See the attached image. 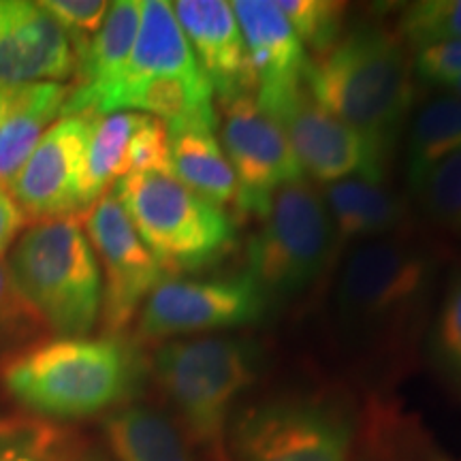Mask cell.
<instances>
[{"label": "cell", "instance_id": "cell-28", "mask_svg": "<svg viewBox=\"0 0 461 461\" xmlns=\"http://www.w3.org/2000/svg\"><path fill=\"white\" fill-rule=\"evenodd\" d=\"M310 58L327 54L346 31V5L336 0H276Z\"/></svg>", "mask_w": 461, "mask_h": 461}, {"label": "cell", "instance_id": "cell-35", "mask_svg": "<svg viewBox=\"0 0 461 461\" xmlns=\"http://www.w3.org/2000/svg\"><path fill=\"white\" fill-rule=\"evenodd\" d=\"M28 86L31 84H7L0 82V129L7 122L9 115L14 113V109L20 105V101L24 99Z\"/></svg>", "mask_w": 461, "mask_h": 461}, {"label": "cell", "instance_id": "cell-12", "mask_svg": "<svg viewBox=\"0 0 461 461\" xmlns=\"http://www.w3.org/2000/svg\"><path fill=\"white\" fill-rule=\"evenodd\" d=\"M221 107V143L238 182L235 212L258 221L282 186L303 180V169L285 131L255 95L238 96Z\"/></svg>", "mask_w": 461, "mask_h": 461}, {"label": "cell", "instance_id": "cell-21", "mask_svg": "<svg viewBox=\"0 0 461 461\" xmlns=\"http://www.w3.org/2000/svg\"><path fill=\"white\" fill-rule=\"evenodd\" d=\"M218 124L188 122L167 126L169 131L171 176L207 203L233 205L238 199V182L224 154Z\"/></svg>", "mask_w": 461, "mask_h": 461}, {"label": "cell", "instance_id": "cell-18", "mask_svg": "<svg viewBox=\"0 0 461 461\" xmlns=\"http://www.w3.org/2000/svg\"><path fill=\"white\" fill-rule=\"evenodd\" d=\"M154 77H205L180 22L173 14V5L165 0H143L140 32L129 62L105 90L86 103L82 113H90L95 101L115 86Z\"/></svg>", "mask_w": 461, "mask_h": 461}, {"label": "cell", "instance_id": "cell-24", "mask_svg": "<svg viewBox=\"0 0 461 461\" xmlns=\"http://www.w3.org/2000/svg\"><path fill=\"white\" fill-rule=\"evenodd\" d=\"M461 148V95H445L429 99L412 118L408 131L406 169L408 184H412L445 158Z\"/></svg>", "mask_w": 461, "mask_h": 461}, {"label": "cell", "instance_id": "cell-11", "mask_svg": "<svg viewBox=\"0 0 461 461\" xmlns=\"http://www.w3.org/2000/svg\"><path fill=\"white\" fill-rule=\"evenodd\" d=\"M257 103L280 124L303 176L316 184L325 186L353 176L384 177L387 157L361 132L321 107L305 84Z\"/></svg>", "mask_w": 461, "mask_h": 461}, {"label": "cell", "instance_id": "cell-29", "mask_svg": "<svg viewBox=\"0 0 461 461\" xmlns=\"http://www.w3.org/2000/svg\"><path fill=\"white\" fill-rule=\"evenodd\" d=\"M397 31L411 51L425 45L461 41V0H423L402 11Z\"/></svg>", "mask_w": 461, "mask_h": 461}, {"label": "cell", "instance_id": "cell-7", "mask_svg": "<svg viewBox=\"0 0 461 461\" xmlns=\"http://www.w3.org/2000/svg\"><path fill=\"white\" fill-rule=\"evenodd\" d=\"M112 193L167 276L199 272L235 246L227 212L207 203L171 173H132Z\"/></svg>", "mask_w": 461, "mask_h": 461}, {"label": "cell", "instance_id": "cell-23", "mask_svg": "<svg viewBox=\"0 0 461 461\" xmlns=\"http://www.w3.org/2000/svg\"><path fill=\"white\" fill-rule=\"evenodd\" d=\"M143 113L118 112L96 115L95 129L86 152L84 180H82V207L84 212L99 201L103 194L115 186L126 173V152L132 132L141 122Z\"/></svg>", "mask_w": 461, "mask_h": 461}, {"label": "cell", "instance_id": "cell-26", "mask_svg": "<svg viewBox=\"0 0 461 461\" xmlns=\"http://www.w3.org/2000/svg\"><path fill=\"white\" fill-rule=\"evenodd\" d=\"M411 190L425 221L461 233V148L431 165Z\"/></svg>", "mask_w": 461, "mask_h": 461}, {"label": "cell", "instance_id": "cell-27", "mask_svg": "<svg viewBox=\"0 0 461 461\" xmlns=\"http://www.w3.org/2000/svg\"><path fill=\"white\" fill-rule=\"evenodd\" d=\"M45 339H50L48 327L17 288L7 261L0 258V367Z\"/></svg>", "mask_w": 461, "mask_h": 461}, {"label": "cell", "instance_id": "cell-2", "mask_svg": "<svg viewBox=\"0 0 461 461\" xmlns=\"http://www.w3.org/2000/svg\"><path fill=\"white\" fill-rule=\"evenodd\" d=\"M148 367L124 336L50 338L3 367L17 403L45 419H86L132 402Z\"/></svg>", "mask_w": 461, "mask_h": 461}, {"label": "cell", "instance_id": "cell-22", "mask_svg": "<svg viewBox=\"0 0 461 461\" xmlns=\"http://www.w3.org/2000/svg\"><path fill=\"white\" fill-rule=\"evenodd\" d=\"M67 99L68 84L41 82L28 86L24 99L0 129V188L9 190L32 149L62 115Z\"/></svg>", "mask_w": 461, "mask_h": 461}, {"label": "cell", "instance_id": "cell-5", "mask_svg": "<svg viewBox=\"0 0 461 461\" xmlns=\"http://www.w3.org/2000/svg\"><path fill=\"white\" fill-rule=\"evenodd\" d=\"M7 267L50 336L86 338L101 319V267L79 216L28 224Z\"/></svg>", "mask_w": 461, "mask_h": 461}, {"label": "cell", "instance_id": "cell-16", "mask_svg": "<svg viewBox=\"0 0 461 461\" xmlns=\"http://www.w3.org/2000/svg\"><path fill=\"white\" fill-rule=\"evenodd\" d=\"M230 5L244 37L257 99L302 86L310 56L276 0H235Z\"/></svg>", "mask_w": 461, "mask_h": 461}, {"label": "cell", "instance_id": "cell-1", "mask_svg": "<svg viewBox=\"0 0 461 461\" xmlns=\"http://www.w3.org/2000/svg\"><path fill=\"white\" fill-rule=\"evenodd\" d=\"M303 84L321 107L389 158L412 107V51L397 26L357 22L327 54L310 58Z\"/></svg>", "mask_w": 461, "mask_h": 461}, {"label": "cell", "instance_id": "cell-14", "mask_svg": "<svg viewBox=\"0 0 461 461\" xmlns=\"http://www.w3.org/2000/svg\"><path fill=\"white\" fill-rule=\"evenodd\" d=\"M75 51L54 17L31 0H0V82L65 84Z\"/></svg>", "mask_w": 461, "mask_h": 461}, {"label": "cell", "instance_id": "cell-37", "mask_svg": "<svg viewBox=\"0 0 461 461\" xmlns=\"http://www.w3.org/2000/svg\"><path fill=\"white\" fill-rule=\"evenodd\" d=\"M84 461H88V459H84Z\"/></svg>", "mask_w": 461, "mask_h": 461}, {"label": "cell", "instance_id": "cell-20", "mask_svg": "<svg viewBox=\"0 0 461 461\" xmlns=\"http://www.w3.org/2000/svg\"><path fill=\"white\" fill-rule=\"evenodd\" d=\"M103 434L115 461H207L169 412L143 402L107 412Z\"/></svg>", "mask_w": 461, "mask_h": 461}, {"label": "cell", "instance_id": "cell-32", "mask_svg": "<svg viewBox=\"0 0 461 461\" xmlns=\"http://www.w3.org/2000/svg\"><path fill=\"white\" fill-rule=\"evenodd\" d=\"M132 173H171L169 131L163 120L141 115V122L132 132L126 152V176Z\"/></svg>", "mask_w": 461, "mask_h": 461}, {"label": "cell", "instance_id": "cell-4", "mask_svg": "<svg viewBox=\"0 0 461 461\" xmlns=\"http://www.w3.org/2000/svg\"><path fill=\"white\" fill-rule=\"evenodd\" d=\"M263 370V348L241 336H194L157 344L154 383L194 447L210 461H227L235 406Z\"/></svg>", "mask_w": 461, "mask_h": 461}, {"label": "cell", "instance_id": "cell-17", "mask_svg": "<svg viewBox=\"0 0 461 461\" xmlns=\"http://www.w3.org/2000/svg\"><path fill=\"white\" fill-rule=\"evenodd\" d=\"M321 194L331 216L338 258L344 255V246L402 235L408 222L406 201L391 190L384 177H346L321 186Z\"/></svg>", "mask_w": 461, "mask_h": 461}, {"label": "cell", "instance_id": "cell-33", "mask_svg": "<svg viewBox=\"0 0 461 461\" xmlns=\"http://www.w3.org/2000/svg\"><path fill=\"white\" fill-rule=\"evenodd\" d=\"M412 73L434 88H455L461 82V41L425 45L412 51Z\"/></svg>", "mask_w": 461, "mask_h": 461}, {"label": "cell", "instance_id": "cell-19", "mask_svg": "<svg viewBox=\"0 0 461 461\" xmlns=\"http://www.w3.org/2000/svg\"><path fill=\"white\" fill-rule=\"evenodd\" d=\"M143 14V0L112 3L101 31L75 56L73 84L62 115L82 113L92 96L105 90L122 73L135 48Z\"/></svg>", "mask_w": 461, "mask_h": 461}, {"label": "cell", "instance_id": "cell-8", "mask_svg": "<svg viewBox=\"0 0 461 461\" xmlns=\"http://www.w3.org/2000/svg\"><path fill=\"white\" fill-rule=\"evenodd\" d=\"M353 420L338 403L276 395L235 412L227 461H353Z\"/></svg>", "mask_w": 461, "mask_h": 461}, {"label": "cell", "instance_id": "cell-30", "mask_svg": "<svg viewBox=\"0 0 461 461\" xmlns=\"http://www.w3.org/2000/svg\"><path fill=\"white\" fill-rule=\"evenodd\" d=\"M431 348L438 363L461 376V267L451 276L440 308H438Z\"/></svg>", "mask_w": 461, "mask_h": 461}, {"label": "cell", "instance_id": "cell-15", "mask_svg": "<svg viewBox=\"0 0 461 461\" xmlns=\"http://www.w3.org/2000/svg\"><path fill=\"white\" fill-rule=\"evenodd\" d=\"M171 5L218 101L255 95V79L233 5L224 0H180Z\"/></svg>", "mask_w": 461, "mask_h": 461}, {"label": "cell", "instance_id": "cell-9", "mask_svg": "<svg viewBox=\"0 0 461 461\" xmlns=\"http://www.w3.org/2000/svg\"><path fill=\"white\" fill-rule=\"evenodd\" d=\"M269 303L246 272L212 278H167L143 303L137 339L163 344L167 339L216 336L257 325Z\"/></svg>", "mask_w": 461, "mask_h": 461}, {"label": "cell", "instance_id": "cell-3", "mask_svg": "<svg viewBox=\"0 0 461 461\" xmlns=\"http://www.w3.org/2000/svg\"><path fill=\"white\" fill-rule=\"evenodd\" d=\"M434 267L429 252L403 233L353 246L336 285L339 336L374 353H400L419 336Z\"/></svg>", "mask_w": 461, "mask_h": 461}, {"label": "cell", "instance_id": "cell-6", "mask_svg": "<svg viewBox=\"0 0 461 461\" xmlns=\"http://www.w3.org/2000/svg\"><path fill=\"white\" fill-rule=\"evenodd\" d=\"M246 274L269 308L312 291L338 263L336 233L321 188L308 180L282 186L246 244Z\"/></svg>", "mask_w": 461, "mask_h": 461}, {"label": "cell", "instance_id": "cell-34", "mask_svg": "<svg viewBox=\"0 0 461 461\" xmlns=\"http://www.w3.org/2000/svg\"><path fill=\"white\" fill-rule=\"evenodd\" d=\"M24 227H28V221L22 214L20 205L11 197L9 190L0 188V258L14 248Z\"/></svg>", "mask_w": 461, "mask_h": 461}, {"label": "cell", "instance_id": "cell-25", "mask_svg": "<svg viewBox=\"0 0 461 461\" xmlns=\"http://www.w3.org/2000/svg\"><path fill=\"white\" fill-rule=\"evenodd\" d=\"M79 438L48 419H0V461H84Z\"/></svg>", "mask_w": 461, "mask_h": 461}, {"label": "cell", "instance_id": "cell-10", "mask_svg": "<svg viewBox=\"0 0 461 461\" xmlns=\"http://www.w3.org/2000/svg\"><path fill=\"white\" fill-rule=\"evenodd\" d=\"M82 222L101 267V327L105 336H122L154 288L169 276L143 244L112 190L84 212Z\"/></svg>", "mask_w": 461, "mask_h": 461}, {"label": "cell", "instance_id": "cell-36", "mask_svg": "<svg viewBox=\"0 0 461 461\" xmlns=\"http://www.w3.org/2000/svg\"><path fill=\"white\" fill-rule=\"evenodd\" d=\"M455 92H457V95H461V82H459L457 86H455Z\"/></svg>", "mask_w": 461, "mask_h": 461}, {"label": "cell", "instance_id": "cell-31", "mask_svg": "<svg viewBox=\"0 0 461 461\" xmlns=\"http://www.w3.org/2000/svg\"><path fill=\"white\" fill-rule=\"evenodd\" d=\"M67 34L75 56L101 31L112 3L105 0H43L39 3Z\"/></svg>", "mask_w": 461, "mask_h": 461}, {"label": "cell", "instance_id": "cell-13", "mask_svg": "<svg viewBox=\"0 0 461 461\" xmlns=\"http://www.w3.org/2000/svg\"><path fill=\"white\" fill-rule=\"evenodd\" d=\"M95 122L88 113L60 115L11 182L9 194L28 224L84 212V165Z\"/></svg>", "mask_w": 461, "mask_h": 461}]
</instances>
